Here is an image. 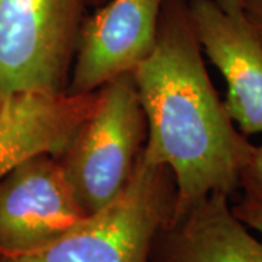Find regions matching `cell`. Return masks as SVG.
I'll use <instances>...</instances> for the list:
<instances>
[{
  "label": "cell",
  "mask_w": 262,
  "mask_h": 262,
  "mask_svg": "<svg viewBox=\"0 0 262 262\" xmlns=\"http://www.w3.org/2000/svg\"><path fill=\"white\" fill-rule=\"evenodd\" d=\"M146 118L141 151L172 172L179 215L211 192L241 188L253 149L210 80L188 0H165L156 44L131 72Z\"/></svg>",
  "instance_id": "1"
},
{
  "label": "cell",
  "mask_w": 262,
  "mask_h": 262,
  "mask_svg": "<svg viewBox=\"0 0 262 262\" xmlns=\"http://www.w3.org/2000/svg\"><path fill=\"white\" fill-rule=\"evenodd\" d=\"M172 172L140 158L125 188L57 241L35 251L0 252L8 262H150L175 208Z\"/></svg>",
  "instance_id": "2"
},
{
  "label": "cell",
  "mask_w": 262,
  "mask_h": 262,
  "mask_svg": "<svg viewBox=\"0 0 262 262\" xmlns=\"http://www.w3.org/2000/svg\"><path fill=\"white\" fill-rule=\"evenodd\" d=\"M146 141V118L131 73L98 89L92 114L57 158L86 214L128 184Z\"/></svg>",
  "instance_id": "3"
},
{
  "label": "cell",
  "mask_w": 262,
  "mask_h": 262,
  "mask_svg": "<svg viewBox=\"0 0 262 262\" xmlns=\"http://www.w3.org/2000/svg\"><path fill=\"white\" fill-rule=\"evenodd\" d=\"M106 0H0V86L8 95L63 92L80 31Z\"/></svg>",
  "instance_id": "4"
},
{
  "label": "cell",
  "mask_w": 262,
  "mask_h": 262,
  "mask_svg": "<svg viewBox=\"0 0 262 262\" xmlns=\"http://www.w3.org/2000/svg\"><path fill=\"white\" fill-rule=\"evenodd\" d=\"M56 156L39 153L0 177V252L35 251L86 217Z\"/></svg>",
  "instance_id": "5"
},
{
  "label": "cell",
  "mask_w": 262,
  "mask_h": 262,
  "mask_svg": "<svg viewBox=\"0 0 262 262\" xmlns=\"http://www.w3.org/2000/svg\"><path fill=\"white\" fill-rule=\"evenodd\" d=\"M201 51L227 84L225 108L244 136L262 133V41L242 0H188Z\"/></svg>",
  "instance_id": "6"
},
{
  "label": "cell",
  "mask_w": 262,
  "mask_h": 262,
  "mask_svg": "<svg viewBox=\"0 0 262 262\" xmlns=\"http://www.w3.org/2000/svg\"><path fill=\"white\" fill-rule=\"evenodd\" d=\"M165 0H106L84 20L66 91L91 94L131 73L156 44Z\"/></svg>",
  "instance_id": "7"
},
{
  "label": "cell",
  "mask_w": 262,
  "mask_h": 262,
  "mask_svg": "<svg viewBox=\"0 0 262 262\" xmlns=\"http://www.w3.org/2000/svg\"><path fill=\"white\" fill-rule=\"evenodd\" d=\"M98 92H20L0 111V177L39 153L58 158L92 114Z\"/></svg>",
  "instance_id": "8"
},
{
  "label": "cell",
  "mask_w": 262,
  "mask_h": 262,
  "mask_svg": "<svg viewBox=\"0 0 262 262\" xmlns=\"http://www.w3.org/2000/svg\"><path fill=\"white\" fill-rule=\"evenodd\" d=\"M150 262H262V241L233 214L227 194L211 192L169 220Z\"/></svg>",
  "instance_id": "9"
},
{
  "label": "cell",
  "mask_w": 262,
  "mask_h": 262,
  "mask_svg": "<svg viewBox=\"0 0 262 262\" xmlns=\"http://www.w3.org/2000/svg\"><path fill=\"white\" fill-rule=\"evenodd\" d=\"M241 189L242 196L236 204L230 206L232 211L245 226L262 236V188L256 185L252 178L244 172Z\"/></svg>",
  "instance_id": "10"
},
{
  "label": "cell",
  "mask_w": 262,
  "mask_h": 262,
  "mask_svg": "<svg viewBox=\"0 0 262 262\" xmlns=\"http://www.w3.org/2000/svg\"><path fill=\"white\" fill-rule=\"evenodd\" d=\"M242 5L249 22L262 41V0H242Z\"/></svg>",
  "instance_id": "11"
},
{
  "label": "cell",
  "mask_w": 262,
  "mask_h": 262,
  "mask_svg": "<svg viewBox=\"0 0 262 262\" xmlns=\"http://www.w3.org/2000/svg\"><path fill=\"white\" fill-rule=\"evenodd\" d=\"M245 172L252 178V181L256 185H259L262 188V146L253 149L251 165Z\"/></svg>",
  "instance_id": "12"
},
{
  "label": "cell",
  "mask_w": 262,
  "mask_h": 262,
  "mask_svg": "<svg viewBox=\"0 0 262 262\" xmlns=\"http://www.w3.org/2000/svg\"><path fill=\"white\" fill-rule=\"evenodd\" d=\"M8 98H9V95L6 94V92L3 91V88L0 86V111H2V108H3V105H5Z\"/></svg>",
  "instance_id": "13"
},
{
  "label": "cell",
  "mask_w": 262,
  "mask_h": 262,
  "mask_svg": "<svg viewBox=\"0 0 262 262\" xmlns=\"http://www.w3.org/2000/svg\"><path fill=\"white\" fill-rule=\"evenodd\" d=\"M0 262H8V261H6V258H5V256H3L2 253H0Z\"/></svg>",
  "instance_id": "14"
}]
</instances>
